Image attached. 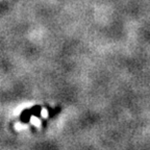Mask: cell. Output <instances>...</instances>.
Wrapping results in <instances>:
<instances>
[{
  "mask_svg": "<svg viewBox=\"0 0 150 150\" xmlns=\"http://www.w3.org/2000/svg\"><path fill=\"white\" fill-rule=\"evenodd\" d=\"M30 123H31V124L35 125V127H38V128H40V127H41V120L38 119L37 117H31Z\"/></svg>",
  "mask_w": 150,
  "mask_h": 150,
  "instance_id": "cell-1",
  "label": "cell"
},
{
  "mask_svg": "<svg viewBox=\"0 0 150 150\" xmlns=\"http://www.w3.org/2000/svg\"><path fill=\"white\" fill-rule=\"evenodd\" d=\"M16 129L17 130H23V129H26L27 128V125L26 124H23V123H17L16 124Z\"/></svg>",
  "mask_w": 150,
  "mask_h": 150,
  "instance_id": "cell-2",
  "label": "cell"
},
{
  "mask_svg": "<svg viewBox=\"0 0 150 150\" xmlns=\"http://www.w3.org/2000/svg\"><path fill=\"white\" fill-rule=\"evenodd\" d=\"M41 116H42L43 118H47V117H48V112H47L46 108H43V110H41Z\"/></svg>",
  "mask_w": 150,
  "mask_h": 150,
  "instance_id": "cell-3",
  "label": "cell"
}]
</instances>
